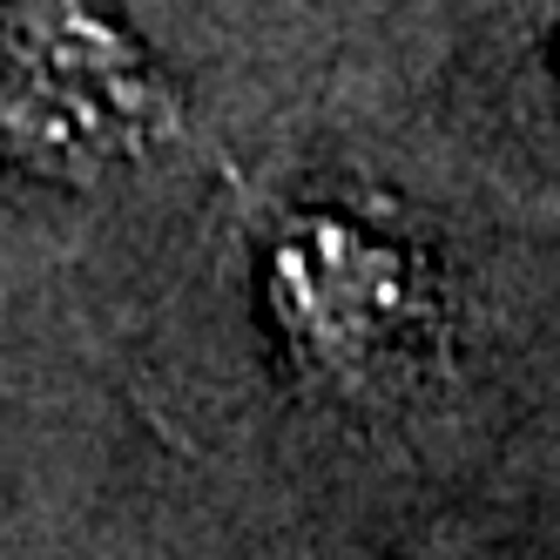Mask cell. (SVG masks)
I'll return each instance as SVG.
<instances>
[{
    "label": "cell",
    "instance_id": "2",
    "mask_svg": "<svg viewBox=\"0 0 560 560\" xmlns=\"http://www.w3.org/2000/svg\"><path fill=\"white\" fill-rule=\"evenodd\" d=\"M189 136L183 95L95 0H0V149L55 183H102Z\"/></svg>",
    "mask_w": 560,
    "mask_h": 560
},
{
    "label": "cell",
    "instance_id": "1",
    "mask_svg": "<svg viewBox=\"0 0 560 560\" xmlns=\"http://www.w3.org/2000/svg\"><path fill=\"white\" fill-rule=\"evenodd\" d=\"M264 291L298 378L338 406H398L446 358L439 270L351 210H304L277 230Z\"/></svg>",
    "mask_w": 560,
    "mask_h": 560
}]
</instances>
